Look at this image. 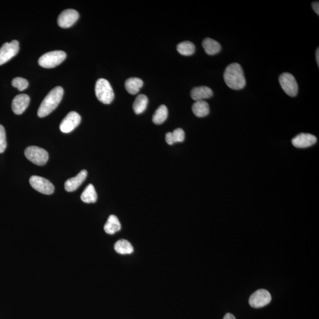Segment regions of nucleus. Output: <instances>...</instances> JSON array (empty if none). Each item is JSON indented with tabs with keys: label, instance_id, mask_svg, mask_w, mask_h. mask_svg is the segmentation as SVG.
<instances>
[{
	"label": "nucleus",
	"instance_id": "3",
	"mask_svg": "<svg viewBox=\"0 0 319 319\" xmlns=\"http://www.w3.org/2000/svg\"><path fill=\"white\" fill-rule=\"evenodd\" d=\"M95 94L97 99L104 104H111L114 99V93L108 80L101 78L95 85Z\"/></svg>",
	"mask_w": 319,
	"mask_h": 319
},
{
	"label": "nucleus",
	"instance_id": "9",
	"mask_svg": "<svg viewBox=\"0 0 319 319\" xmlns=\"http://www.w3.org/2000/svg\"><path fill=\"white\" fill-rule=\"evenodd\" d=\"M271 301V295L266 290L260 289L254 292L249 298V303L254 308L265 307Z\"/></svg>",
	"mask_w": 319,
	"mask_h": 319
},
{
	"label": "nucleus",
	"instance_id": "6",
	"mask_svg": "<svg viewBox=\"0 0 319 319\" xmlns=\"http://www.w3.org/2000/svg\"><path fill=\"white\" fill-rule=\"evenodd\" d=\"M281 88L286 94L292 97L297 95L298 87L296 80L293 75L290 73H283L279 77Z\"/></svg>",
	"mask_w": 319,
	"mask_h": 319
},
{
	"label": "nucleus",
	"instance_id": "21",
	"mask_svg": "<svg viewBox=\"0 0 319 319\" xmlns=\"http://www.w3.org/2000/svg\"><path fill=\"white\" fill-rule=\"evenodd\" d=\"M81 200L86 204L95 203L97 201L98 196L94 186L89 184L83 190L80 196Z\"/></svg>",
	"mask_w": 319,
	"mask_h": 319
},
{
	"label": "nucleus",
	"instance_id": "5",
	"mask_svg": "<svg viewBox=\"0 0 319 319\" xmlns=\"http://www.w3.org/2000/svg\"><path fill=\"white\" fill-rule=\"evenodd\" d=\"M25 155L29 161L37 166H43L48 161L49 154L42 148L36 146L28 147Z\"/></svg>",
	"mask_w": 319,
	"mask_h": 319
},
{
	"label": "nucleus",
	"instance_id": "28",
	"mask_svg": "<svg viewBox=\"0 0 319 319\" xmlns=\"http://www.w3.org/2000/svg\"><path fill=\"white\" fill-rule=\"evenodd\" d=\"M313 10H315V12L317 13L319 15V1H316L313 2L312 4Z\"/></svg>",
	"mask_w": 319,
	"mask_h": 319
},
{
	"label": "nucleus",
	"instance_id": "7",
	"mask_svg": "<svg viewBox=\"0 0 319 319\" xmlns=\"http://www.w3.org/2000/svg\"><path fill=\"white\" fill-rule=\"evenodd\" d=\"M30 184L34 189L45 195H51L54 192V187L48 179L42 177L33 176L30 178Z\"/></svg>",
	"mask_w": 319,
	"mask_h": 319
},
{
	"label": "nucleus",
	"instance_id": "10",
	"mask_svg": "<svg viewBox=\"0 0 319 319\" xmlns=\"http://www.w3.org/2000/svg\"><path fill=\"white\" fill-rule=\"evenodd\" d=\"M81 121L80 116L78 113L71 111L66 116L61 122L60 131L64 133H69L79 126Z\"/></svg>",
	"mask_w": 319,
	"mask_h": 319
},
{
	"label": "nucleus",
	"instance_id": "30",
	"mask_svg": "<svg viewBox=\"0 0 319 319\" xmlns=\"http://www.w3.org/2000/svg\"><path fill=\"white\" fill-rule=\"evenodd\" d=\"M316 62H317L318 66H319V49H317V50L316 51Z\"/></svg>",
	"mask_w": 319,
	"mask_h": 319
},
{
	"label": "nucleus",
	"instance_id": "1",
	"mask_svg": "<svg viewBox=\"0 0 319 319\" xmlns=\"http://www.w3.org/2000/svg\"><path fill=\"white\" fill-rule=\"evenodd\" d=\"M223 78L228 87L234 90H240L246 85V80L241 66L239 63L230 64L226 68Z\"/></svg>",
	"mask_w": 319,
	"mask_h": 319
},
{
	"label": "nucleus",
	"instance_id": "25",
	"mask_svg": "<svg viewBox=\"0 0 319 319\" xmlns=\"http://www.w3.org/2000/svg\"><path fill=\"white\" fill-rule=\"evenodd\" d=\"M195 46L189 41L183 42L177 46L179 53L184 56H190L195 52Z\"/></svg>",
	"mask_w": 319,
	"mask_h": 319
},
{
	"label": "nucleus",
	"instance_id": "22",
	"mask_svg": "<svg viewBox=\"0 0 319 319\" xmlns=\"http://www.w3.org/2000/svg\"><path fill=\"white\" fill-rule=\"evenodd\" d=\"M114 249L117 253L125 255L130 254L134 251L132 243L126 239H120L115 243Z\"/></svg>",
	"mask_w": 319,
	"mask_h": 319
},
{
	"label": "nucleus",
	"instance_id": "26",
	"mask_svg": "<svg viewBox=\"0 0 319 319\" xmlns=\"http://www.w3.org/2000/svg\"><path fill=\"white\" fill-rule=\"evenodd\" d=\"M11 83H12V85L14 87L18 89L20 91H24L28 86V81L25 79V78L20 77L14 78Z\"/></svg>",
	"mask_w": 319,
	"mask_h": 319
},
{
	"label": "nucleus",
	"instance_id": "16",
	"mask_svg": "<svg viewBox=\"0 0 319 319\" xmlns=\"http://www.w3.org/2000/svg\"><path fill=\"white\" fill-rule=\"evenodd\" d=\"M192 111L196 117L202 118L210 114V106L205 101H197L192 106Z\"/></svg>",
	"mask_w": 319,
	"mask_h": 319
},
{
	"label": "nucleus",
	"instance_id": "15",
	"mask_svg": "<svg viewBox=\"0 0 319 319\" xmlns=\"http://www.w3.org/2000/svg\"><path fill=\"white\" fill-rule=\"evenodd\" d=\"M190 95L193 100L202 101L213 97V91L208 86L195 87L191 89Z\"/></svg>",
	"mask_w": 319,
	"mask_h": 319
},
{
	"label": "nucleus",
	"instance_id": "13",
	"mask_svg": "<svg viewBox=\"0 0 319 319\" xmlns=\"http://www.w3.org/2000/svg\"><path fill=\"white\" fill-rule=\"evenodd\" d=\"M30 98L29 96L26 94H20L14 97L11 108L13 111L17 115H20L25 112L27 109Z\"/></svg>",
	"mask_w": 319,
	"mask_h": 319
},
{
	"label": "nucleus",
	"instance_id": "20",
	"mask_svg": "<svg viewBox=\"0 0 319 319\" xmlns=\"http://www.w3.org/2000/svg\"><path fill=\"white\" fill-rule=\"evenodd\" d=\"M185 134L182 129H177L172 133H167L166 135V141L169 145L176 143H181L185 140Z\"/></svg>",
	"mask_w": 319,
	"mask_h": 319
},
{
	"label": "nucleus",
	"instance_id": "8",
	"mask_svg": "<svg viewBox=\"0 0 319 319\" xmlns=\"http://www.w3.org/2000/svg\"><path fill=\"white\" fill-rule=\"evenodd\" d=\"M19 43L13 40L10 43H5L0 48V65H3L18 53Z\"/></svg>",
	"mask_w": 319,
	"mask_h": 319
},
{
	"label": "nucleus",
	"instance_id": "12",
	"mask_svg": "<svg viewBox=\"0 0 319 319\" xmlns=\"http://www.w3.org/2000/svg\"><path fill=\"white\" fill-rule=\"evenodd\" d=\"M317 142V138L315 135L307 133H301L292 139V144L299 149H304L311 147Z\"/></svg>",
	"mask_w": 319,
	"mask_h": 319
},
{
	"label": "nucleus",
	"instance_id": "4",
	"mask_svg": "<svg viewBox=\"0 0 319 319\" xmlns=\"http://www.w3.org/2000/svg\"><path fill=\"white\" fill-rule=\"evenodd\" d=\"M66 53L62 51H54L43 54L39 58V64L45 68H53L60 65L66 59Z\"/></svg>",
	"mask_w": 319,
	"mask_h": 319
},
{
	"label": "nucleus",
	"instance_id": "19",
	"mask_svg": "<svg viewBox=\"0 0 319 319\" xmlns=\"http://www.w3.org/2000/svg\"><path fill=\"white\" fill-rule=\"evenodd\" d=\"M143 84V81L140 78H130L126 81L125 87L129 94L135 95L140 91Z\"/></svg>",
	"mask_w": 319,
	"mask_h": 319
},
{
	"label": "nucleus",
	"instance_id": "11",
	"mask_svg": "<svg viewBox=\"0 0 319 319\" xmlns=\"http://www.w3.org/2000/svg\"><path fill=\"white\" fill-rule=\"evenodd\" d=\"M79 13L77 10L68 9L64 10L57 19L58 25L60 27L66 28L71 27L79 19Z\"/></svg>",
	"mask_w": 319,
	"mask_h": 319
},
{
	"label": "nucleus",
	"instance_id": "24",
	"mask_svg": "<svg viewBox=\"0 0 319 319\" xmlns=\"http://www.w3.org/2000/svg\"><path fill=\"white\" fill-rule=\"evenodd\" d=\"M168 117V109L166 106L161 105L156 110L153 115V123L157 125L163 124Z\"/></svg>",
	"mask_w": 319,
	"mask_h": 319
},
{
	"label": "nucleus",
	"instance_id": "2",
	"mask_svg": "<svg viewBox=\"0 0 319 319\" xmlns=\"http://www.w3.org/2000/svg\"><path fill=\"white\" fill-rule=\"evenodd\" d=\"M64 94L61 86H56L49 92V94L40 104L37 115L40 118L46 117L53 111L62 101Z\"/></svg>",
	"mask_w": 319,
	"mask_h": 319
},
{
	"label": "nucleus",
	"instance_id": "23",
	"mask_svg": "<svg viewBox=\"0 0 319 319\" xmlns=\"http://www.w3.org/2000/svg\"><path fill=\"white\" fill-rule=\"evenodd\" d=\"M149 100L146 95L140 94L135 98L133 104V109L136 114H140L146 109Z\"/></svg>",
	"mask_w": 319,
	"mask_h": 319
},
{
	"label": "nucleus",
	"instance_id": "14",
	"mask_svg": "<svg viewBox=\"0 0 319 319\" xmlns=\"http://www.w3.org/2000/svg\"><path fill=\"white\" fill-rule=\"evenodd\" d=\"M87 175H88L87 171L83 170L74 178L68 179L65 184V190L69 191V192L76 190L85 181Z\"/></svg>",
	"mask_w": 319,
	"mask_h": 319
},
{
	"label": "nucleus",
	"instance_id": "18",
	"mask_svg": "<svg viewBox=\"0 0 319 319\" xmlns=\"http://www.w3.org/2000/svg\"><path fill=\"white\" fill-rule=\"evenodd\" d=\"M202 46L206 53L209 55L216 54L221 51V45L220 43L211 38L205 39L202 42Z\"/></svg>",
	"mask_w": 319,
	"mask_h": 319
},
{
	"label": "nucleus",
	"instance_id": "29",
	"mask_svg": "<svg viewBox=\"0 0 319 319\" xmlns=\"http://www.w3.org/2000/svg\"><path fill=\"white\" fill-rule=\"evenodd\" d=\"M223 319H236V318H235L233 315L231 314V313H227Z\"/></svg>",
	"mask_w": 319,
	"mask_h": 319
},
{
	"label": "nucleus",
	"instance_id": "27",
	"mask_svg": "<svg viewBox=\"0 0 319 319\" xmlns=\"http://www.w3.org/2000/svg\"><path fill=\"white\" fill-rule=\"evenodd\" d=\"M7 147L6 134L3 126L0 125V153L4 152Z\"/></svg>",
	"mask_w": 319,
	"mask_h": 319
},
{
	"label": "nucleus",
	"instance_id": "17",
	"mask_svg": "<svg viewBox=\"0 0 319 319\" xmlns=\"http://www.w3.org/2000/svg\"><path fill=\"white\" fill-rule=\"evenodd\" d=\"M121 229V225L118 217L114 214L110 215L104 226V230L106 233L109 235H113L120 231Z\"/></svg>",
	"mask_w": 319,
	"mask_h": 319
}]
</instances>
